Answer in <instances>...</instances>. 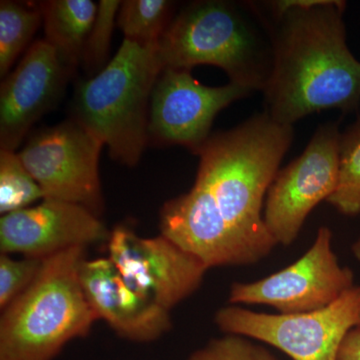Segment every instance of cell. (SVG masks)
I'll use <instances>...</instances> for the list:
<instances>
[{
  "label": "cell",
  "instance_id": "cell-1",
  "mask_svg": "<svg viewBox=\"0 0 360 360\" xmlns=\"http://www.w3.org/2000/svg\"><path fill=\"white\" fill-rule=\"evenodd\" d=\"M274 23V65L264 89L265 112L293 124L319 111L360 105V63L348 49L336 0H278L267 4Z\"/></svg>",
  "mask_w": 360,
  "mask_h": 360
},
{
  "label": "cell",
  "instance_id": "cell-2",
  "mask_svg": "<svg viewBox=\"0 0 360 360\" xmlns=\"http://www.w3.org/2000/svg\"><path fill=\"white\" fill-rule=\"evenodd\" d=\"M293 136V127L264 111L212 134L198 155L195 182L207 189L227 224L265 257L277 243L265 226L264 200Z\"/></svg>",
  "mask_w": 360,
  "mask_h": 360
},
{
  "label": "cell",
  "instance_id": "cell-3",
  "mask_svg": "<svg viewBox=\"0 0 360 360\" xmlns=\"http://www.w3.org/2000/svg\"><path fill=\"white\" fill-rule=\"evenodd\" d=\"M158 54L162 70L217 66L229 82L262 92L274 65V23L255 2H193L172 18Z\"/></svg>",
  "mask_w": 360,
  "mask_h": 360
},
{
  "label": "cell",
  "instance_id": "cell-4",
  "mask_svg": "<svg viewBox=\"0 0 360 360\" xmlns=\"http://www.w3.org/2000/svg\"><path fill=\"white\" fill-rule=\"evenodd\" d=\"M85 248L45 258L30 288L4 309L0 360H53L98 319L82 290Z\"/></svg>",
  "mask_w": 360,
  "mask_h": 360
},
{
  "label": "cell",
  "instance_id": "cell-5",
  "mask_svg": "<svg viewBox=\"0 0 360 360\" xmlns=\"http://www.w3.org/2000/svg\"><path fill=\"white\" fill-rule=\"evenodd\" d=\"M161 71L158 45L123 39L108 65L75 90L72 120L127 167L139 165L148 144V106Z\"/></svg>",
  "mask_w": 360,
  "mask_h": 360
},
{
  "label": "cell",
  "instance_id": "cell-6",
  "mask_svg": "<svg viewBox=\"0 0 360 360\" xmlns=\"http://www.w3.org/2000/svg\"><path fill=\"white\" fill-rule=\"evenodd\" d=\"M215 322L229 335L262 341L293 360H335L345 336L360 326V286L315 311L269 314L229 307L217 311Z\"/></svg>",
  "mask_w": 360,
  "mask_h": 360
},
{
  "label": "cell",
  "instance_id": "cell-7",
  "mask_svg": "<svg viewBox=\"0 0 360 360\" xmlns=\"http://www.w3.org/2000/svg\"><path fill=\"white\" fill-rule=\"evenodd\" d=\"M103 143L75 120L33 134L18 156L44 200L77 203L99 217L103 198L99 160Z\"/></svg>",
  "mask_w": 360,
  "mask_h": 360
},
{
  "label": "cell",
  "instance_id": "cell-8",
  "mask_svg": "<svg viewBox=\"0 0 360 360\" xmlns=\"http://www.w3.org/2000/svg\"><path fill=\"white\" fill-rule=\"evenodd\" d=\"M340 137L338 123L319 125L302 155L276 174L267 193L264 220L277 245L295 243L309 213L335 191Z\"/></svg>",
  "mask_w": 360,
  "mask_h": 360
},
{
  "label": "cell",
  "instance_id": "cell-9",
  "mask_svg": "<svg viewBox=\"0 0 360 360\" xmlns=\"http://www.w3.org/2000/svg\"><path fill=\"white\" fill-rule=\"evenodd\" d=\"M326 226L295 264L253 283L232 284V304L269 305L279 314H304L328 307L354 286V272L341 266Z\"/></svg>",
  "mask_w": 360,
  "mask_h": 360
},
{
  "label": "cell",
  "instance_id": "cell-10",
  "mask_svg": "<svg viewBox=\"0 0 360 360\" xmlns=\"http://www.w3.org/2000/svg\"><path fill=\"white\" fill-rule=\"evenodd\" d=\"M241 85L206 86L191 70L161 71L151 94L148 141L158 146H181L198 155L212 135L220 111L252 94Z\"/></svg>",
  "mask_w": 360,
  "mask_h": 360
},
{
  "label": "cell",
  "instance_id": "cell-11",
  "mask_svg": "<svg viewBox=\"0 0 360 360\" xmlns=\"http://www.w3.org/2000/svg\"><path fill=\"white\" fill-rule=\"evenodd\" d=\"M110 259L124 281L169 311L200 288L208 267L165 236L141 238L127 226L110 232Z\"/></svg>",
  "mask_w": 360,
  "mask_h": 360
},
{
  "label": "cell",
  "instance_id": "cell-12",
  "mask_svg": "<svg viewBox=\"0 0 360 360\" xmlns=\"http://www.w3.org/2000/svg\"><path fill=\"white\" fill-rule=\"evenodd\" d=\"M96 214L68 201L44 200L2 215L0 250L45 259L75 248L108 240L110 232Z\"/></svg>",
  "mask_w": 360,
  "mask_h": 360
},
{
  "label": "cell",
  "instance_id": "cell-13",
  "mask_svg": "<svg viewBox=\"0 0 360 360\" xmlns=\"http://www.w3.org/2000/svg\"><path fill=\"white\" fill-rule=\"evenodd\" d=\"M160 231L208 269L252 264L266 257L227 224L207 189L198 182L162 206Z\"/></svg>",
  "mask_w": 360,
  "mask_h": 360
},
{
  "label": "cell",
  "instance_id": "cell-14",
  "mask_svg": "<svg viewBox=\"0 0 360 360\" xmlns=\"http://www.w3.org/2000/svg\"><path fill=\"white\" fill-rule=\"evenodd\" d=\"M72 72L45 39L33 42L0 89V149L15 151L60 101Z\"/></svg>",
  "mask_w": 360,
  "mask_h": 360
},
{
  "label": "cell",
  "instance_id": "cell-15",
  "mask_svg": "<svg viewBox=\"0 0 360 360\" xmlns=\"http://www.w3.org/2000/svg\"><path fill=\"white\" fill-rule=\"evenodd\" d=\"M79 279L87 302L122 338L150 342L172 328L169 311L129 285L110 258L84 259Z\"/></svg>",
  "mask_w": 360,
  "mask_h": 360
},
{
  "label": "cell",
  "instance_id": "cell-16",
  "mask_svg": "<svg viewBox=\"0 0 360 360\" xmlns=\"http://www.w3.org/2000/svg\"><path fill=\"white\" fill-rule=\"evenodd\" d=\"M37 4L41 11L45 40L56 49L68 70L75 72L82 63L98 4L91 0H49Z\"/></svg>",
  "mask_w": 360,
  "mask_h": 360
},
{
  "label": "cell",
  "instance_id": "cell-17",
  "mask_svg": "<svg viewBox=\"0 0 360 360\" xmlns=\"http://www.w3.org/2000/svg\"><path fill=\"white\" fill-rule=\"evenodd\" d=\"M41 22L39 4H25L9 0L0 2V77H7Z\"/></svg>",
  "mask_w": 360,
  "mask_h": 360
},
{
  "label": "cell",
  "instance_id": "cell-18",
  "mask_svg": "<svg viewBox=\"0 0 360 360\" xmlns=\"http://www.w3.org/2000/svg\"><path fill=\"white\" fill-rule=\"evenodd\" d=\"M174 2L167 0H125L120 4L117 26L124 39L144 46L158 45L172 22Z\"/></svg>",
  "mask_w": 360,
  "mask_h": 360
},
{
  "label": "cell",
  "instance_id": "cell-19",
  "mask_svg": "<svg viewBox=\"0 0 360 360\" xmlns=\"http://www.w3.org/2000/svg\"><path fill=\"white\" fill-rule=\"evenodd\" d=\"M328 201L342 214L360 213V118L341 132L338 184Z\"/></svg>",
  "mask_w": 360,
  "mask_h": 360
},
{
  "label": "cell",
  "instance_id": "cell-20",
  "mask_svg": "<svg viewBox=\"0 0 360 360\" xmlns=\"http://www.w3.org/2000/svg\"><path fill=\"white\" fill-rule=\"evenodd\" d=\"M41 198V188L18 153L0 149V213L6 215L25 210Z\"/></svg>",
  "mask_w": 360,
  "mask_h": 360
},
{
  "label": "cell",
  "instance_id": "cell-21",
  "mask_svg": "<svg viewBox=\"0 0 360 360\" xmlns=\"http://www.w3.org/2000/svg\"><path fill=\"white\" fill-rule=\"evenodd\" d=\"M122 1L101 0L89 37L85 42L82 63L89 75H98L108 65L111 37L117 23L118 11Z\"/></svg>",
  "mask_w": 360,
  "mask_h": 360
},
{
  "label": "cell",
  "instance_id": "cell-22",
  "mask_svg": "<svg viewBox=\"0 0 360 360\" xmlns=\"http://www.w3.org/2000/svg\"><path fill=\"white\" fill-rule=\"evenodd\" d=\"M44 259L23 257L14 259L8 255H0V307L6 309L25 292L39 274Z\"/></svg>",
  "mask_w": 360,
  "mask_h": 360
},
{
  "label": "cell",
  "instance_id": "cell-23",
  "mask_svg": "<svg viewBox=\"0 0 360 360\" xmlns=\"http://www.w3.org/2000/svg\"><path fill=\"white\" fill-rule=\"evenodd\" d=\"M255 347L241 336L229 335L210 341L188 360H255Z\"/></svg>",
  "mask_w": 360,
  "mask_h": 360
},
{
  "label": "cell",
  "instance_id": "cell-24",
  "mask_svg": "<svg viewBox=\"0 0 360 360\" xmlns=\"http://www.w3.org/2000/svg\"><path fill=\"white\" fill-rule=\"evenodd\" d=\"M335 360H360V326L352 329L345 336Z\"/></svg>",
  "mask_w": 360,
  "mask_h": 360
},
{
  "label": "cell",
  "instance_id": "cell-25",
  "mask_svg": "<svg viewBox=\"0 0 360 360\" xmlns=\"http://www.w3.org/2000/svg\"><path fill=\"white\" fill-rule=\"evenodd\" d=\"M255 360H278L274 354H270L269 350L264 348L255 347Z\"/></svg>",
  "mask_w": 360,
  "mask_h": 360
},
{
  "label": "cell",
  "instance_id": "cell-26",
  "mask_svg": "<svg viewBox=\"0 0 360 360\" xmlns=\"http://www.w3.org/2000/svg\"><path fill=\"white\" fill-rule=\"evenodd\" d=\"M352 253L357 259L360 260V238L352 245Z\"/></svg>",
  "mask_w": 360,
  "mask_h": 360
},
{
  "label": "cell",
  "instance_id": "cell-27",
  "mask_svg": "<svg viewBox=\"0 0 360 360\" xmlns=\"http://www.w3.org/2000/svg\"><path fill=\"white\" fill-rule=\"evenodd\" d=\"M359 118H360V116H359Z\"/></svg>",
  "mask_w": 360,
  "mask_h": 360
}]
</instances>
